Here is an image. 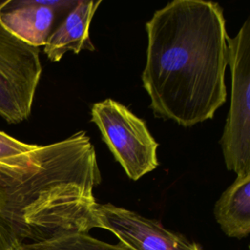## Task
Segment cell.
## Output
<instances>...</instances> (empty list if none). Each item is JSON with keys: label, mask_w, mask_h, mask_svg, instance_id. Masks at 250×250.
Returning a JSON list of instances; mask_svg holds the SVG:
<instances>
[{"label": "cell", "mask_w": 250, "mask_h": 250, "mask_svg": "<svg viewBox=\"0 0 250 250\" xmlns=\"http://www.w3.org/2000/svg\"><path fill=\"white\" fill-rule=\"evenodd\" d=\"M214 215L229 237L243 238L250 232V174L236 176L222 193L214 207Z\"/></svg>", "instance_id": "obj_9"}, {"label": "cell", "mask_w": 250, "mask_h": 250, "mask_svg": "<svg viewBox=\"0 0 250 250\" xmlns=\"http://www.w3.org/2000/svg\"><path fill=\"white\" fill-rule=\"evenodd\" d=\"M91 115L104 142L131 180L137 181L158 166V143L146 122L128 107L105 99L92 105Z\"/></svg>", "instance_id": "obj_4"}, {"label": "cell", "mask_w": 250, "mask_h": 250, "mask_svg": "<svg viewBox=\"0 0 250 250\" xmlns=\"http://www.w3.org/2000/svg\"><path fill=\"white\" fill-rule=\"evenodd\" d=\"M228 41L231 95L220 144L226 167L243 176L250 174V18Z\"/></svg>", "instance_id": "obj_3"}, {"label": "cell", "mask_w": 250, "mask_h": 250, "mask_svg": "<svg viewBox=\"0 0 250 250\" xmlns=\"http://www.w3.org/2000/svg\"><path fill=\"white\" fill-rule=\"evenodd\" d=\"M98 228L112 232L132 250H201L181 234L166 229L159 222L111 203L97 204Z\"/></svg>", "instance_id": "obj_6"}, {"label": "cell", "mask_w": 250, "mask_h": 250, "mask_svg": "<svg viewBox=\"0 0 250 250\" xmlns=\"http://www.w3.org/2000/svg\"><path fill=\"white\" fill-rule=\"evenodd\" d=\"M12 250H132L121 242L112 244L93 237L89 232H75L50 240L15 244Z\"/></svg>", "instance_id": "obj_10"}, {"label": "cell", "mask_w": 250, "mask_h": 250, "mask_svg": "<svg viewBox=\"0 0 250 250\" xmlns=\"http://www.w3.org/2000/svg\"><path fill=\"white\" fill-rule=\"evenodd\" d=\"M102 177L85 131L0 162V226L13 245L98 228L94 188Z\"/></svg>", "instance_id": "obj_2"}, {"label": "cell", "mask_w": 250, "mask_h": 250, "mask_svg": "<svg viewBox=\"0 0 250 250\" xmlns=\"http://www.w3.org/2000/svg\"><path fill=\"white\" fill-rule=\"evenodd\" d=\"M13 240L10 235L0 226V250H12Z\"/></svg>", "instance_id": "obj_12"}, {"label": "cell", "mask_w": 250, "mask_h": 250, "mask_svg": "<svg viewBox=\"0 0 250 250\" xmlns=\"http://www.w3.org/2000/svg\"><path fill=\"white\" fill-rule=\"evenodd\" d=\"M102 1L79 0L78 4L53 29L44 53L52 62H59L67 51L78 54L81 50L94 51L90 41L89 28L91 21Z\"/></svg>", "instance_id": "obj_8"}, {"label": "cell", "mask_w": 250, "mask_h": 250, "mask_svg": "<svg viewBox=\"0 0 250 250\" xmlns=\"http://www.w3.org/2000/svg\"><path fill=\"white\" fill-rule=\"evenodd\" d=\"M34 147L35 145L23 143L0 131V162H7L16 156L27 153Z\"/></svg>", "instance_id": "obj_11"}, {"label": "cell", "mask_w": 250, "mask_h": 250, "mask_svg": "<svg viewBox=\"0 0 250 250\" xmlns=\"http://www.w3.org/2000/svg\"><path fill=\"white\" fill-rule=\"evenodd\" d=\"M142 81L154 116L192 127L213 118L227 98L229 34L222 7L174 0L146 23Z\"/></svg>", "instance_id": "obj_1"}, {"label": "cell", "mask_w": 250, "mask_h": 250, "mask_svg": "<svg viewBox=\"0 0 250 250\" xmlns=\"http://www.w3.org/2000/svg\"><path fill=\"white\" fill-rule=\"evenodd\" d=\"M79 0H17L0 2V23L11 34L34 46H44L56 16L65 17Z\"/></svg>", "instance_id": "obj_7"}, {"label": "cell", "mask_w": 250, "mask_h": 250, "mask_svg": "<svg viewBox=\"0 0 250 250\" xmlns=\"http://www.w3.org/2000/svg\"><path fill=\"white\" fill-rule=\"evenodd\" d=\"M39 52L0 23V117L9 124L30 116L42 73Z\"/></svg>", "instance_id": "obj_5"}]
</instances>
